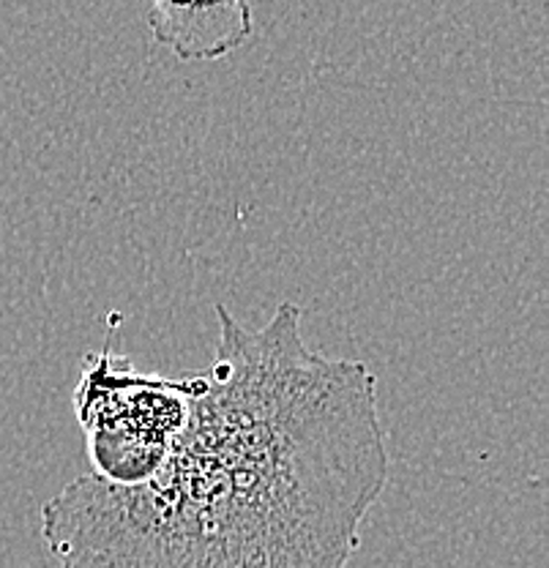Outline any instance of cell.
<instances>
[{
	"mask_svg": "<svg viewBox=\"0 0 549 568\" xmlns=\"http://www.w3.org/2000/svg\"><path fill=\"white\" fill-rule=\"evenodd\" d=\"M220 345L148 481L80 476L41 506L58 568H347L392 452L364 361L312 351L304 310L263 328L216 304Z\"/></svg>",
	"mask_w": 549,
	"mask_h": 568,
	"instance_id": "cell-1",
	"label": "cell"
},
{
	"mask_svg": "<svg viewBox=\"0 0 549 568\" xmlns=\"http://www.w3.org/2000/svg\"><path fill=\"white\" fill-rule=\"evenodd\" d=\"M108 339L82 364L72 405L85 432L91 476L108 484L148 481L179 443L189 418V402L203 375L170 381L134 369Z\"/></svg>",
	"mask_w": 549,
	"mask_h": 568,
	"instance_id": "cell-2",
	"label": "cell"
},
{
	"mask_svg": "<svg viewBox=\"0 0 549 568\" xmlns=\"http://www.w3.org/2000/svg\"><path fill=\"white\" fill-rule=\"evenodd\" d=\"M148 28L179 61L214 63L252 39L255 11L250 0H151Z\"/></svg>",
	"mask_w": 549,
	"mask_h": 568,
	"instance_id": "cell-3",
	"label": "cell"
}]
</instances>
